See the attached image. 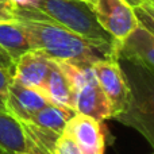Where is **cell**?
<instances>
[{
    "mask_svg": "<svg viewBox=\"0 0 154 154\" xmlns=\"http://www.w3.org/2000/svg\"><path fill=\"white\" fill-rule=\"evenodd\" d=\"M16 20L29 32L32 49L43 51L53 61L92 66L95 62L112 56L100 46L43 19L31 7H16Z\"/></svg>",
    "mask_w": 154,
    "mask_h": 154,
    "instance_id": "cell-1",
    "label": "cell"
},
{
    "mask_svg": "<svg viewBox=\"0 0 154 154\" xmlns=\"http://www.w3.org/2000/svg\"><path fill=\"white\" fill-rule=\"evenodd\" d=\"M130 91L126 112L115 119L137 130L154 149V73L135 60L118 56Z\"/></svg>",
    "mask_w": 154,
    "mask_h": 154,
    "instance_id": "cell-2",
    "label": "cell"
},
{
    "mask_svg": "<svg viewBox=\"0 0 154 154\" xmlns=\"http://www.w3.org/2000/svg\"><path fill=\"white\" fill-rule=\"evenodd\" d=\"M31 7L43 19L53 22L114 54L115 41L99 24L89 0H34Z\"/></svg>",
    "mask_w": 154,
    "mask_h": 154,
    "instance_id": "cell-3",
    "label": "cell"
},
{
    "mask_svg": "<svg viewBox=\"0 0 154 154\" xmlns=\"http://www.w3.org/2000/svg\"><path fill=\"white\" fill-rule=\"evenodd\" d=\"M99 24L119 46L138 27L134 7L127 0H89ZM115 46V49H116Z\"/></svg>",
    "mask_w": 154,
    "mask_h": 154,
    "instance_id": "cell-4",
    "label": "cell"
},
{
    "mask_svg": "<svg viewBox=\"0 0 154 154\" xmlns=\"http://www.w3.org/2000/svg\"><path fill=\"white\" fill-rule=\"evenodd\" d=\"M92 69L101 91L109 103L112 119H115L120 114L126 112L130 99L128 85L118 61V56L112 54L95 62L92 65Z\"/></svg>",
    "mask_w": 154,
    "mask_h": 154,
    "instance_id": "cell-5",
    "label": "cell"
},
{
    "mask_svg": "<svg viewBox=\"0 0 154 154\" xmlns=\"http://www.w3.org/2000/svg\"><path fill=\"white\" fill-rule=\"evenodd\" d=\"M82 154H104L106 152V134L101 122L82 114H76L68 120L64 128Z\"/></svg>",
    "mask_w": 154,
    "mask_h": 154,
    "instance_id": "cell-6",
    "label": "cell"
},
{
    "mask_svg": "<svg viewBox=\"0 0 154 154\" xmlns=\"http://www.w3.org/2000/svg\"><path fill=\"white\" fill-rule=\"evenodd\" d=\"M53 60L49 58L43 51L32 49L22 54L14 65V80L24 87L42 91L50 69Z\"/></svg>",
    "mask_w": 154,
    "mask_h": 154,
    "instance_id": "cell-7",
    "label": "cell"
},
{
    "mask_svg": "<svg viewBox=\"0 0 154 154\" xmlns=\"http://www.w3.org/2000/svg\"><path fill=\"white\" fill-rule=\"evenodd\" d=\"M75 112L91 116L96 120L112 119L111 107L104 92L101 91L95 73H92L85 82L75 92Z\"/></svg>",
    "mask_w": 154,
    "mask_h": 154,
    "instance_id": "cell-8",
    "label": "cell"
},
{
    "mask_svg": "<svg viewBox=\"0 0 154 154\" xmlns=\"http://www.w3.org/2000/svg\"><path fill=\"white\" fill-rule=\"evenodd\" d=\"M46 97L37 89L24 87L12 80L8 89L5 109L18 120L29 122L32 115L48 104Z\"/></svg>",
    "mask_w": 154,
    "mask_h": 154,
    "instance_id": "cell-9",
    "label": "cell"
},
{
    "mask_svg": "<svg viewBox=\"0 0 154 154\" xmlns=\"http://www.w3.org/2000/svg\"><path fill=\"white\" fill-rule=\"evenodd\" d=\"M0 147L8 153L42 154L29 138L20 120L0 108Z\"/></svg>",
    "mask_w": 154,
    "mask_h": 154,
    "instance_id": "cell-10",
    "label": "cell"
},
{
    "mask_svg": "<svg viewBox=\"0 0 154 154\" xmlns=\"http://www.w3.org/2000/svg\"><path fill=\"white\" fill-rule=\"evenodd\" d=\"M116 56L135 60L154 73V35L138 24L128 38L115 49Z\"/></svg>",
    "mask_w": 154,
    "mask_h": 154,
    "instance_id": "cell-11",
    "label": "cell"
},
{
    "mask_svg": "<svg viewBox=\"0 0 154 154\" xmlns=\"http://www.w3.org/2000/svg\"><path fill=\"white\" fill-rule=\"evenodd\" d=\"M41 93L45 96L49 103L75 111V108H73L75 95H73L72 87L56 61H53V66H51L50 73L46 79V82Z\"/></svg>",
    "mask_w": 154,
    "mask_h": 154,
    "instance_id": "cell-12",
    "label": "cell"
},
{
    "mask_svg": "<svg viewBox=\"0 0 154 154\" xmlns=\"http://www.w3.org/2000/svg\"><path fill=\"white\" fill-rule=\"evenodd\" d=\"M0 48L16 61L22 54L32 50L29 32L18 20L12 23H0Z\"/></svg>",
    "mask_w": 154,
    "mask_h": 154,
    "instance_id": "cell-13",
    "label": "cell"
},
{
    "mask_svg": "<svg viewBox=\"0 0 154 154\" xmlns=\"http://www.w3.org/2000/svg\"><path fill=\"white\" fill-rule=\"evenodd\" d=\"M75 114L76 112L73 109L48 103L42 109H39L35 115H32L29 122L46 128V130H50L53 133L62 134L68 120Z\"/></svg>",
    "mask_w": 154,
    "mask_h": 154,
    "instance_id": "cell-14",
    "label": "cell"
},
{
    "mask_svg": "<svg viewBox=\"0 0 154 154\" xmlns=\"http://www.w3.org/2000/svg\"><path fill=\"white\" fill-rule=\"evenodd\" d=\"M134 12H135L138 22L141 26H143L147 31H150L154 35V11L150 7L149 2L143 0L141 4L134 7Z\"/></svg>",
    "mask_w": 154,
    "mask_h": 154,
    "instance_id": "cell-15",
    "label": "cell"
},
{
    "mask_svg": "<svg viewBox=\"0 0 154 154\" xmlns=\"http://www.w3.org/2000/svg\"><path fill=\"white\" fill-rule=\"evenodd\" d=\"M54 154H82V152L68 134L62 133L54 145Z\"/></svg>",
    "mask_w": 154,
    "mask_h": 154,
    "instance_id": "cell-16",
    "label": "cell"
},
{
    "mask_svg": "<svg viewBox=\"0 0 154 154\" xmlns=\"http://www.w3.org/2000/svg\"><path fill=\"white\" fill-rule=\"evenodd\" d=\"M12 80H14V70L0 68V108L2 109H5L8 89H10V85L12 82Z\"/></svg>",
    "mask_w": 154,
    "mask_h": 154,
    "instance_id": "cell-17",
    "label": "cell"
},
{
    "mask_svg": "<svg viewBox=\"0 0 154 154\" xmlns=\"http://www.w3.org/2000/svg\"><path fill=\"white\" fill-rule=\"evenodd\" d=\"M16 22V5L11 0H0V23Z\"/></svg>",
    "mask_w": 154,
    "mask_h": 154,
    "instance_id": "cell-18",
    "label": "cell"
},
{
    "mask_svg": "<svg viewBox=\"0 0 154 154\" xmlns=\"http://www.w3.org/2000/svg\"><path fill=\"white\" fill-rule=\"evenodd\" d=\"M14 65H15V61L11 58L10 54H8L4 49L0 48V68H5V69L14 70Z\"/></svg>",
    "mask_w": 154,
    "mask_h": 154,
    "instance_id": "cell-19",
    "label": "cell"
},
{
    "mask_svg": "<svg viewBox=\"0 0 154 154\" xmlns=\"http://www.w3.org/2000/svg\"><path fill=\"white\" fill-rule=\"evenodd\" d=\"M16 7H27V5H31L34 0H11Z\"/></svg>",
    "mask_w": 154,
    "mask_h": 154,
    "instance_id": "cell-20",
    "label": "cell"
},
{
    "mask_svg": "<svg viewBox=\"0 0 154 154\" xmlns=\"http://www.w3.org/2000/svg\"><path fill=\"white\" fill-rule=\"evenodd\" d=\"M128 3H130L131 5H133V7H135V5H138V4H141L142 2H143V0H127Z\"/></svg>",
    "mask_w": 154,
    "mask_h": 154,
    "instance_id": "cell-21",
    "label": "cell"
},
{
    "mask_svg": "<svg viewBox=\"0 0 154 154\" xmlns=\"http://www.w3.org/2000/svg\"><path fill=\"white\" fill-rule=\"evenodd\" d=\"M147 2H149V0H147ZM149 4H150V7H152V10L154 11V3H152V2H149Z\"/></svg>",
    "mask_w": 154,
    "mask_h": 154,
    "instance_id": "cell-22",
    "label": "cell"
},
{
    "mask_svg": "<svg viewBox=\"0 0 154 154\" xmlns=\"http://www.w3.org/2000/svg\"><path fill=\"white\" fill-rule=\"evenodd\" d=\"M0 154H5V150H3L2 147H0Z\"/></svg>",
    "mask_w": 154,
    "mask_h": 154,
    "instance_id": "cell-23",
    "label": "cell"
},
{
    "mask_svg": "<svg viewBox=\"0 0 154 154\" xmlns=\"http://www.w3.org/2000/svg\"><path fill=\"white\" fill-rule=\"evenodd\" d=\"M12 154H30V153H12Z\"/></svg>",
    "mask_w": 154,
    "mask_h": 154,
    "instance_id": "cell-24",
    "label": "cell"
},
{
    "mask_svg": "<svg viewBox=\"0 0 154 154\" xmlns=\"http://www.w3.org/2000/svg\"><path fill=\"white\" fill-rule=\"evenodd\" d=\"M5 154H12V153H8V152H5Z\"/></svg>",
    "mask_w": 154,
    "mask_h": 154,
    "instance_id": "cell-25",
    "label": "cell"
},
{
    "mask_svg": "<svg viewBox=\"0 0 154 154\" xmlns=\"http://www.w3.org/2000/svg\"><path fill=\"white\" fill-rule=\"evenodd\" d=\"M149 2H152V3H154V0H149Z\"/></svg>",
    "mask_w": 154,
    "mask_h": 154,
    "instance_id": "cell-26",
    "label": "cell"
},
{
    "mask_svg": "<svg viewBox=\"0 0 154 154\" xmlns=\"http://www.w3.org/2000/svg\"><path fill=\"white\" fill-rule=\"evenodd\" d=\"M153 154H154V153H153Z\"/></svg>",
    "mask_w": 154,
    "mask_h": 154,
    "instance_id": "cell-27",
    "label": "cell"
}]
</instances>
